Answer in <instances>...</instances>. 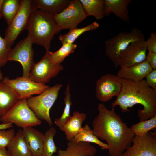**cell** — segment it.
I'll list each match as a JSON object with an SVG mask.
<instances>
[{
  "label": "cell",
  "mask_w": 156,
  "mask_h": 156,
  "mask_svg": "<svg viewBox=\"0 0 156 156\" xmlns=\"http://www.w3.org/2000/svg\"><path fill=\"white\" fill-rule=\"evenodd\" d=\"M97 109L98 114L92 122L94 134L106 141L109 156H121L131 145L134 134L114 108L108 109L104 104L100 103Z\"/></svg>",
  "instance_id": "cell-1"
},
{
  "label": "cell",
  "mask_w": 156,
  "mask_h": 156,
  "mask_svg": "<svg viewBox=\"0 0 156 156\" xmlns=\"http://www.w3.org/2000/svg\"><path fill=\"white\" fill-rule=\"evenodd\" d=\"M121 91L111 105L112 108L118 105L123 112L130 111L128 108L140 104L138 116L140 121L150 119L156 115V90L149 87L145 80L138 81L121 79Z\"/></svg>",
  "instance_id": "cell-2"
},
{
  "label": "cell",
  "mask_w": 156,
  "mask_h": 156,
  "mask_svg": "<svg viewBox=\"0 0 156 156\" xmlns=\"http://www.w3.org/2000/svg\"><path fill=\"white\" fill-rule=\"evenodd\" d=\"M53 15L36 9L32 13L26 28L33 44L43 46L46 52L50 51L52 40L61 30Z\"/></svg>",
  "instance_id": "cell-3"
},
{
  "label": "cell",
  "mask_w": 156,
  "mask_h": 156,
  "mask_svg": "<svg viewBox=\"0 0 156 156\" xmlns=\"http://www.w3.org/2000/svg\"><path fill=\"white\" fill-rule=\"evenodd\" d=\"M62 86L61 84H55L49 87L38 96H31L26 99L28 106L37 118L45 121L50 127L53 123L49 111L57 99Z\"/></svg>",
  "instance_id": "cell-4"
},
{
  "label": "cell",
  "mask_w": 156,
  "mask_h": 156,
  "mask_svg": "<svg viewBox=\"0 0 156 156\" xmlns=\"http://www.w3.org/2000/svg\"><path fill=\"white\" fill-rule=\"evenodd\" d=\"M38 9L34 0H21L17 13L8 25L4 38L8 47L11 48L19 35L26 29L33 11Z\"/></svg>",
  "instance_id": "cell-5"
},
{
  "label": "cell",
  "mask_w": 156,
  "mask_h": 156,
  "mask_svg": "<svg viewBox=\"0 0 156 156\" xmlns=\"http://www.w3.org/2000/svg\"><path fill=\"white\" fill-rule=\"evenodd\" d=\"M144 38L142 31L136 28H133L128 32H120L105 41L106 55L116 68L118 66V59L120 53L132 42Z\"/></svg>",
  "instance_id": "cell-6"
},
{
  "label": "cell",
  "mask_w": 156,
  "mask_h": 156,
  "mask_svg": "<svg viewBox=\"0 0 156 156\" xmlns=\"http://www.w3.org/2000/svg\"><path fill=\"white\" fill-rule=\"evenodd\" d=\"M3 123L15 124L23 129L40 125L41 121L38 118L28 106L26 99H21L8 112L0 116Z\"/></svg>",
  "instance_id": "cell-7"
},
{
  "label": "cell",
  "mask_w": 156,
  "mask_h": 156,
  "mask_svg": "<svg viewBox=\"0 0 156 156\" xmlns=\"http://www.w3.org/2000/svg\"><path fill=\"white\" fill-rule=\"evenodd\" d=\"M32 40L28 34L27 37L19 41L8 54V61L19 62L23 68V77L29 78L30 72L35 64Z\"/></svg>",
  "instance_id": "cell-8"
},
{
  "label": "cell",
  "mask_w": 156,
  "mask_h": 156,
  "mask_svg": "<svg viewBox=\"0 0 156 156\" xmlns=\"http://www.w3.org/2000/svg\"><path fill=\"white\" fill-rule=\"evenodd\" d=\"M87 17L79 0H72L60 13L53 15L60 29L70 30L77 25Z\"/></svg>",
  "instance_id": "cell-9"
},
{
  "label": "cell",
  "mask_w": 156,
  "mask_h": 156,
  "mask_svg": "<svg viewBox=\"0 0 156 156\" xmlns=\"http://www.w3.org/2000/svg\"><path fill=\"white\" fill-rule=\"evenodd\" d=\"M63 69L60 64L53 62L49 52H46L40 60L34 64L29 78L35 82L45 84L56 76Z\"/></svg>",
  "instance_id": "cell-10"
},
{
  "label": "cell",
  "mask_w": 156,
  "mask_h": 156,
  "mask_svg": "<svg viewBox=\"0 0 156 156\" xmlns=\"http://www.w3.org/2000/svg\"><path fill=\"white\" fill-rule=\"evenodd\" d=\"M132 143L121 156H156V131L142 136L135 135Z\"/></svg>",
  "instance_id": "cell-11"
},
{
  "label": "cell",
  "mask_w": 156,
  "mask_h": 156,
  "mask_svg": "<svg viewBox=\"0 0 156 156\" xmlns=\"http://www.w3.org/2000/svg\"><path fill=\"white\" fill-rule=\"evenodd\" d=\"M2 81L14 90L20 100L27 99L33 95L40 94L49 87L23 77H18L15 79H10L5 77Z\"/></svg>",
  "instance_id": "cell-12"
},
{
  "label": "cell",
  "mask_w": 156,
  "mask_h": 156,
  "mask_svg": "<svg viewBox=\"0 0 156 156\" xmlns=\"http://www.w3.org/2000/svg\"><path fill=\"white\" fill-rule=\"evenodd\" d=\"M122 86L121 78L117 75L107 74L102 75L96 82V97L101 102H107L119 94Z\"/></svg>",
  "instance_id": "cell-13"
},
{
  "label": "cell",
  "mask_w": 156,
  "mask_h": 156,
  "mask_svg": "<svg viewBox=\"0 0 156 156\" xmlns=\"http://www.w3.org/2000/svg\"><path fill=\"white\" fill-rule=\"evenodd\" d=\"M145 38L133 42L120 53L118 66L120 68L130 66L146 60L147 49Z\"/></svg>",
  "instance_id": "cell-14"
},
{
  "label": "cell",
  "mask_w": 156,
  "mask_h": 156,
  "mask_svg": "<svg viewBox=\"0 0 156 156\" xmlns=\"http://www.w3.org/2000/svg\"><path fill=\"white\" fill-rule=\"evenodd\" d=\"M153 69L146 60L129 67L120 68L117 73L120 78L138 81L143 79Z\"/></svg>",
  "instance_id": "cell-15"
},
{
  "label": "cell",
  "mask_w": 156,
  "mask_h": 156,
  "mask_svg": "<svg viewBox=\"0 0 156 156\" xmlns=\"http://www.w3.org/2000/svg\"><path fill=\"white\" fill-rule=\"evenodd\" d=\"M24 139L32 156H41L44 140V134L32 127L23 129Z\"/></svg>",
  "instance_id": "cell-16"
},
{
  "label": "cell",
  "mask_w": 156,
  "mask_h": 156,
  "mask_svg": "<svg viewBox=\"0 0 156 156\" xmlns=\"http://www.w3.org/2000/svg\"><path fill=\"white\" fill-rule=\"evenodd\" d=\"M132 1V0H104V16H108L113 13L123 22L129 23L128 7Z\"/></svg>",
  "instance_id": "cell-17"
},
{
  "label": "cell",
  "mask_w": 156,
  "mask_h": 156,
  "mask_svg": "<svg viewBox=\"0 0 156 156\" xmlns=\"http://www.w3.org/2000/svg\"><path fill=\"white\" fill-rule=\"evenodd\" d=\"M96 152V148L90 143H75L71 141L66 149L59 150L57 156H94Z\"/></svg>",
  "instance_id": "cell-18"
},
{
  "label": "cell",
  "mask_w": 156,
  "mask_h": 156,
  "mask_svg": "<svg viewBox=\"0 0 156 156\" xmlns=\"http://www.w3.org/2000/svg\"><path fill=\"white\" fill-rule=\"evenodd\" d=\"M20 100L17 93L2 81H0V116L10 110Z\"/></svg>",
  "instance_id": "cell-19"
},
{
  "label": "cell",
  "mask_w": 156,
  "mask_h": 156,
  "mask_svg": "<svg viewBox=\"0 0 156 156\" xmlns=\"http://www.w3.org/2000/svg\"><path fill=\"white\" fill-rule=\"evenodd\" d=\"M86 118V114L78 111L73 112V116L62 127L59 128L64 132L66 138L69 142L79 132L82 127V124Z\"/></svg>",
  "instance_id": "cell-20"
},
{
  "label": "cell",
  "mask_w": 156,
  "mask_h": 156,
  "mask_svg": "<svg viewBox=\"0 0 156 156\" xmlns=\"http://www.w3.org/2000/svg\"><path fill=\"white\" fill-rule=\"evenodd\" d=\"M7 148L11 156H32L24 139L22 129L18 131Z\"/></svg>",
  "instance_id": "cell-21"
},
{
  "label": "cell",
  "mask_w": 156,
  "mask_h": 156,
  "mask_svg": "<svg viewBox=\"0 0 156 156\" xmlns=\"http://www.w3.org/2000/svg\"><path fill=\"white\" fill-rule=\"evenodd\" d=\"M38 8L49 14L54 15L66 8L70 0H34Z\"/></svg>",
  "instance_id": "cell-22"
},
{
  "label": "cell",
  "mask_w": 156,
  "mask_h": 156,
  "mask_svg": "<svg viewBox=\"0 0 156 156\" xmlns=\"http://www.w3.org/2000/svg\"><path fill=\"white\" fill-rule=\"evenodd\" d=\"M72 141L75 143L80 142L92 143L98 145L103 150H108V145L101 141L94 134L93 131L88 125H86L82 127L79 133Z\"/></svg>",
  "instance_id": "cell-23"
},
{
  "label": "cell",
  "mask_w": 156,
  "mask_h": 156,
  "mask_svg": "<svg viewBox=\"0 0 156 156\" xmlns=\"http://www.w3.org/2000/svg\"><path fill=\"white\" fill-rule=\"evenodd\" d=\"M87 16H92L97 20L104 16L103 8L104 0H79Z\"/></svg>",
  "instance_id": "cell-24"
},
{
  "label": "cell",
  "mask_w": 156,
  "mask_h": 156,
  "mask_svg": "<svg viewBox=\"0 0 156 156\" xmlns=\"http://www.w3.org/2000/svg\"><path fill=\"white\" fill-rule=\"evenodd\" d=\"M99 26V23L96 21L81 28L77 27L69 30L67 33L60 34L59 36V39L62 44L66 43H73L75 40L83 33L97 29Z\"/></svg>",
  "instance_id": "cell-25"
},
{
  "label": "cell",
  "mask_w": 156,
  "mask_h": 156,
  "mask_svg": "<svg viewBox=\"0 0 156 156\" xmlns=\"http://www.w3.org/2000/svg\"><path fill=\"white\" fill-rule=\"evenodd\" d=\"M21 0H4L1 10L2 17L8 25L18 12Z\"/></svg>",
  "instance_id": "cell-26"
},
{
  "label": "cell",
  "mask_w": 156,
  "mask_h": 156,
  "mask_svg": "<svg viewBox=\"0 0 156 156\" xmlns=\"http://www.w3.org/2000/svg\"><path fill=\"white\" fill-rule=\"evenodd\" d=\"M56 132L55 129L51 127L44 134V140L41 156H52L57 151V148L54 141L53 138Z\"/></svg>",
  "instance_id": "cell-27"
},
{
  "label": "cell",
  "mask_w": 156,
  "mask_h": 156,
  "mask_svg": "<svg viewBox=\"0 0 156 156\" xmlns=\"http://www.w3.org/2000/svg\"><path fill=\"white\" fill-rule=\"evenodd\" d=\"M77 47V45L73 43L63 44L57 51L54 52L49 51V55L53 62L60 64L67 57L74 52Z\"/></svg>",
  "instance_id": "cell-28"
},
{
  "label": "cell",
  "mask_w": 156,
  "mask_h": 156,
  "mask_svg": "<svg viewBox=\"0 0 156 156\" xmlns=\"http://www.w3.org/2000/svg\"><path fill=\"white\" fill-rule=\"evenodd\" d=\"M65 107L63 113L59 118H56L54 123L59 128L62 127L69 120L71 116L70 115V109L72 104L71 94L70 91V83L69 82L64 92Z\"/></svg>",
  "instance_id": "cell-29"
},
{
  "label": "cell",
  "mask_w": 156,
  "mask_h": 156,
  "mask_svg": "<svg viewBox=\"0 0 156 156\" xmlns=\"http://www.w3.org/2000/svg\"><path fill=\"white\" fill-rule=\"evenodd\" d=\"M156 128V115L147 120L140 121L130 127L135 135L142 136Z\"/></svg>",
  "instance_id": "cell-30"
},
{
  "label": "cell",
  "mask_w": 156,
  "mask_h": 156,
  "mask_svg": "<svg viewBox=\"0 0 156 156\" xmlns=\"http://www.w3.org/2000/svg\"><path fill=\"white\" fill-rule=\"evenodd\" d=\"M15 135V131L13 129L8 130H0V147H7Z\"/></svg>",
  "instance_id": "cell-31"
},
{
  "label": "cell",
  "mask_w": 156,
  "mask_h": 156,
  "mask_svg": "<svg viewBox=\"0 0 156 156\" xmlns=\"http://www.w3.org/2000/svg\"><path fill=\"white\" fill-rule=\"evenodd\" d=\"M11 48L8 47L4 38L0 34V67L4 66L8 61L9 52Z\"/></svg>",
  "instance_id": "cell-32"
},
{
  "label": "cell",
  "mask_w": 156,
  "mask_h": 156,
  "mask_svg": "<svg viewBox=\"0 0 156 156\" xmlns=\"http://www.w3.org/2000/svg\"><path fill=\"white\" fill-rule=\"evenodd\" d=\"M147 50L148 52L156 53V33L151 32L148 38L145 41Z\"/></svg>",
  "instance_id": "cell-33"
},
{
  "label": "cell",
  "mask_w": 156,
  "mask_h": 156,
  "mask_svg": "<svg viewBox=\"0 0 156 156\" xmlns=\"http://www.w3.org/2000/svg\"><path fill=\"white\" fill-rule=\"evenodd\" d=\"M145 81L147 85L156 90V70H153L146 76Z\"/></svg>",
  "instance_id": "cell-34"
},
{
  "label": "cell",
  "mask_w": 156,
  "mask_h": 156,
  "mask_svg": "<svg viewBox=\"0 0 156 156\" xmlns=\"http://www.w3.org/2000/svg\"><path fill=\"white\" fill-rule=\"evenodd\" d=\"M146 60L153 70H156V53L148 52L146 55Z\"/></svg>",
  "instance_id": "cell-35"
},
{
  "label": "cell",
  "mask_w": 156,
  "mask_h": 156,
  "mask_svg": "<svg viewBox=\"0 0 156 156\" xmlns=\"http://www.w3.org/2000/svg\"><path fill=\"white\" fill-rule=\"evenodd\" d=\"M13 127L12 124L8 123L0 124V130L10 128Z\"/></svg>",
  "instance_id": "cell-36"
},
{
  "label": "cell",
  "mask_w": 156,
  "mask_h": 156,
  "mask_svg": "<svg viewBox=\"0 0 156 156\" xmlns=\"http://www.w3.org/2000/svg\"><path fill=\"white\" fill-rule=\"evenodd\" d=\"M0 156H11L5 148L0 147Z\"/></svg>",
  "instance_id": "cell-37"
},
{
  "label": "cell",
  "mask_w": 156,
  "mask_h": 156,
  "mask_svg": "<svg viewBox=\"0 0 156 156\" xmlns=\"http://www.w3.org/2000/svg\"><path fill=\"white\" fill-rule=\"evenodd\" d=\"M4 0H0V19L2 17L1 13V10L2 5Z\"/></svg>",
  "instance_id": "cell-38"
},
{
  "label": "cell",
  "mask_w": 156,
  "mask_h": 156,
  "mask_svg": "<svg viewBox=\"0 0 156 156\" xmlns=\"http://www.w3.org/2000/svg\"><path fill=\"white\" fill-rule=\"evenodd\" d=\"M0 80L2 81L4 77L3 73L0 70Z\"/></svg>",
  "instance_id": "cell-39"
}]
</instances>
